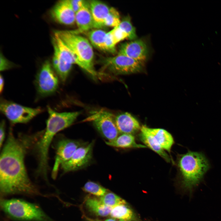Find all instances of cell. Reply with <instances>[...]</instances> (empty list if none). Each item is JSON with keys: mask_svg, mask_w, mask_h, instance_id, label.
Returning <instances> with one entry per match:
<instances>
[{"mask_svg": "<svg viewBox=\"0 0 221 221\" xmlns=\"http://www.w3.org/2000/svg\"><path fill=\"white\" fill-rule=\"evenodd\" d=\"M33 139L31 137L16 138L10 130L0 157V189L2 196L40 194L30 179L25 164L26 150Z\"/></svg>", "mask_w": 221, "mask_h": 221, "instance_id": "cell-1", "label": "cell"}, {"mask_svg": "<svg viewBox=\"0 0 221 221\" xmlns=\"http://www.w3.org/2000/svg\"><path fill=\"white\" fill-rule=\"evenodd\" d=\"M176 165L181 186L190 193L203 180L211 167L204 153L190 150L177 155Z\"/></svg>", "mask_w": 221, "mask_h": 221, "instance_id": "cell-2", "label": "cell"}, {"mask_svg": "<svg viewBox=\"0 0 221 221\" xmlns=\"http://www.w3.org/2000/svg\"><path fill=\"white\" fill-rule=\"evenodd\" d=\"M76 56L79 66L94 78L98 75L93 66L94 53L92 46L85 38L72 31L59 30L54 32Z\"/></svg>", "mask_w": 221, "mask_h": 221, "instance_id": "cell-3", "label": "cell"}, {"mask_svg": "<svg viewBox=\"0 0 221 221\" xmlns=\"http://www.w3.org/2000/svg\"><path fill=\"white\" fill-rule=\"evenodd\" d=\"M0 206L7 216L22 221H53L38 206L22 200L2 199Z\"/></svg>", "mask_w": 221, "mask_h": 221, "instance_id": "cell-4", "label": "cell"}, {"mask_svg": "<svg viewBox=\"0 0 221 221\" xmlns=\"http://www.w3.org/2000/svg\"><path fill=\"white\" fill-rule=\"evenodd\" d=\"M49 114L46 126L40 139L41 143L46 146H50L54 136L60 131L71 126L81 113L80 111L56 112L47 107Z\"/></svg>", "mask_w": 221, "mask_h": 221, "instance_id": "cell-5", "label": "cell"}, {"mask_svg": "<svg viewBox=\"0 0 221 221\" xmlns=\"http://www.w3.org/2000/svg\"><path fill=\"white\" fill-rule=\"evenodd\" d=\"M101 74L104 72L115 75H126L140 72L144 64L126 56L118 54L113 57L105 58L101 61Z\"/></svg>", "mask_w": 221, "mask_h": 221, "instance_id": "cell-6", "label": "cell"}, {"mask_svg": "<svg viewBox=\"0 0 221 221\" xmlns=\"http://www.w3.org/2000/svg\"><path fill=\"white\" fill-rule=\"evenodd\" d=\"M0 110L13 124L27 123L43 110L39 107H25L5 99L1 101Z\"/></svg>", "mask_w": 221, "mask_h": 221, "instance_id": "cell-7", "label": "cell"}, {"mask_svg": "<svg viewBox=\"0 0 221 221\" xmlns=\"http://www.w3.org/2000/svg\"><path fill=\"white\" fill-rule=\"evenodd\" d=\"M92 122L95 127L108 141L116 138L119 133L113 114L104 110L93 112L86 119Z\"/></svg>", "mask_w": 221, "mask_h": 221, "instance_id": "cell-8", "label": "cell"}, {"mask_svg": "<svg viewBox=\"0 0 221 221\" xmlns=\"http://www.w3.org/2000/svg\"><path fill=\"white\" fill-rule=\"evenodd\" d=\"M38 93L42 97L54 94L58 87V79L49 62L46 60L42 64L35 79Z\"/></svg>", "mask_w": 221, "mask_h": 221, "instance_id": "cell-9", "label": "cell"}, {"mask_svg": "<svg viewBox=\"0 0 221 221\" xmlns=\"http://www.w3.org/2000/svg\"><path fill=\"white\" fill-rule=\"evenodd\" d=\"M94 141L79 147L71 157L60 165L63 173L75 171L87 166L92 157V151Z\"/></svg>", "mask_w": 221, "mask_h": 221, "instance_id": "cell-10", "label": "cell"}, {"mask_svg": "<svg viewBox=\"0 0 221 221\" xmlns=\"http://www.w3.org/2000/svg\"><path fill=\"white\" fill-rule=\"evenodd\" d=\"M83 144L78 141L67 138L58 141L55 145V161L52 171L54 178L56 177L60 165L69 160L77 149Z\"/></svg>", "mask_w": 221, "mask_h": 221, "instance_id": "cell-11", "label": "cell"}, {"mask_svg": "<svg viewBox=\"0 0 221 221\" xmlns=\"http://www.w3.org/2000/svg\"><path fill=\"white\" fill-rule=\"evenodd\" d=\"M118 54L123 55L144 63L149 54L147 42L142 39H136L121 44Z\"/></svg>", "mask_w": 221, "mask_h": 221, "instance_id": "cell-12", "label": "cell"}, {"mask_svg": "<svg viewBox=\"0 0 221 221\" xmlns=\"http://www.w3.org/2000/svg\"><path fill=\"white\" fill-rule=\"evenodd\" d=\"M52 18L56 22L70 25L75 22V13L70 6L68 0L60 1L50 11Z\"/></svg>", "mask_w": 221, "mask_h": 221, "instance_id": "cell-13", "label": "cell"}, {"mask_svg": "<svg viewBox=\"0 0 221 221\" xmlns=\"http://www.w3.org/2000/svg\"><path fill=\"white\" fill-rule=\"evenodd\" d=\"M75 22L78 29L72 31L77 34L79 32H87L93 28H97L87 2L85 1L82 7L76 13Z\"/></svg>", "mask_w": 221, "mask_h": 221, "instance_id": "cell-14", "label": "cell"}, {"mask_svg": "<svg viewBox=\"0 0 221 221\" xmlns=\"http://www.w3.org/2000/svg\"><path fill=\"white\" fill-rule=\"evenodd\" d=\"M116 125L119 133L133 134L140 130L138 120L128 112L121 113L115 118Z\"/></svg>", "mask_w": 221, "mask_h": 221, "instance_id": "cell-15", "label": "cell"}, {"mask_svg": "<svg viewBox=\"0 0 221 221\" xmlns=\"http://www.w3.org/2000/svg\"><path fill=\"white\" fill-rule=\"evenodd\" d=\"M140 130L139 137L140 140L146 146L159 155L166 161L170 162L171 160L170 157L161 147L153 135L149 131L148 127L142 126Z\"/></svg>", "mask_w": 221, "mask_h": 221, "instance_id": "cell-16", "label": "cell"}, {"mask_svg": "<svg viewBox=\"0 0 221 221\" xmlns=\"http://www.w3.org/2000/svg\"><path fill=\"white\" fill-rule=\"evenodd\" d=\"M87 3L97 28L104 26V21L110 8L99 1L91 0Z\"/></svg>", "mask_w": 221, "mask_h": 221, "instance_id": "cell-17", "label": "cell"}, {"mask_svg": "<svg viewBox=\"0 0 221 221\" xmlns=\"http://www.w3.org/2000/svg\"><path fill=\"white\" fill-rule=\"evenodd\" d=\"M105 143L112 147L123 149L147 147L145 145L137 143L134 136L133 134H122L118 135L114 140L110 141H106Z\"/></svg>", "mask_w": 221, "mask_h": 221, "instance_id": "cell-18", "label": "cell"}, {"mask_svg": "<svg viewBox=\"0 0 221 221\" xmlns=\"http://www.w3.org/2000/svg\"><path fill=\"white\" fill-rule=\"evenodd\" d=\"M149 131L153 135L161 147L170 153L174 142L172 135L166 130L148 127Z\"/></svg>", "mask_w": 221, "mask_h": 221, "instance_id": "cell-19", "label": "cell"}, {"mask_svg": "<svg viewBox=\"0 0 221 221\" xmlns=\"http://www.w3.org/2000/svg\"><path fill=\"white\" fill-rule=\"evenodd\" d=\"M85 203L87 209L98 216L105 217L110 215L112 209V207L103 204L99 199L95 197H87Z\"/></svg>", "mask_w": 221, "mask_h": 221, "instance_id": "cell-20", "label": "cell"}, {"mask_svg": "<svg viewBox=\"0 0 221 221\" xmlns=\"http://www.w3.org/2000/svg\"><path fill=\"white\" fill-rule=\"evenodd\" d=\"M126 205H120L112 208L110 216L117 221H135V214Z\"/></svg>", "mask_w": 221, "mask_h": 221, "instance_id": "cell-21", "label": "cell"}, {"mask_svg": "<svg viewBox=\"0 0 221 221\" xmlns=\"http://www.w3.org/2000/svg\"><path fill=\"white\" fill-rule=\"evenodd\" d=\"M52 63L55 71L61 79L63 82L65 81L71 70L72 65L65 62L57 51L54 49Z\"/></svg>", "mask_w": 221, "mask_h": 221, "instance_id": "cell-22", "label": "cell"}, {"mask_svg": "<svg viewBox=\"0 0 221 221\" xmlns=\"http://www.w3.org/2000/svg\"><path fill=\"white\" fill-rule=\"evenodd\" d=\"M107 33L100 29L91 30L88 36L91 44L96 48L106 51V39Z\"/></svg>", "mask_w": 221, "mask_h": 221, "instance_id": "cell-23", "label": "cell"}, {"mask_svg": "<svg viewBox=\"0 0 221 221\" xmlns=\"http://www.w3.org/2000/svg\"><path fill=\"white\" fill-rule=\"evenodd\" d=\"M99 199L104 205L112 208L120 205L127 204L125 200L111 192H107Z\"/></svg>", "mask_w": 221, "mask_h": 221, "instance_id": "cell-24", "label": "cell"}, {"mask_svg": "<svg viewBox=\"0 0 221 221\" xmlns=\"http://www.w3.org/2000/svg\"><path fill=\"white\" fill-rule=\"evenodd\" d=\"M82 189L86 192L94 196L102 197L108 192L107 190L97 183L92 181L87 182Z\"/></svg>", "mask_w": 221, "mask_h": 221, "instance_id": "cell-25", "label": "cell"}, {"mask_svg": "<svg viewBox=\"0 0 221 221\" xmlns=\"http://www.w3.org/2000/svg\"><path fill=\"white\" fill-rule=\"evenodd\" d=\"M118 26L128 34V39L132 41L137 39L135 29L131 24L130 17H125Z\"/></svg>", "mask_w": 221, "mask_h": 221, "instance_id": "cell-26", "label": "cell"}, {"mask_svg": "<svg viewBox=\"0 0 221 221\" xmlns=\"http://www.w3.org/2000/svg\"><path fill=\"white\" fill-rule=\"evenodd\" d=\"M121 21L119 13L114 8H110L109 12L105 20L104 25L113 28L119 26Z\"/></svg>", "mask_w": 221, "mask_h": 221, "instance_id": "cell-27", "label": "cell"}, {"mask_svg": "<svg viewBox=\"0 0 221 221\" xmlns=\"http://www.w3.org/2000/svg\"><path fill=\"white\" fill-rule=\"evenodd\" d=\"M114 44L116 45L124 39L128 38V34L118 26L109 32Z\"/></svg>", "mask_w": 221, "mask_h": 221, "instance_id": "cell-28", "label": "cell"}, {"mask_svg": "<svg viewBox=\"0 0 221 221\" xmlns=\"http://www.w3.org/2000/svg\"><path fill=\"white\" fill-rule=\"evenodd\" d=\"M68 1L75 13L82 7L85 1L82 0H68Z\"/></svg>", "mask_w": 221, "mask_h": 221, "instance_id": "cell-29", "label": "cell"}, {"mask_svg": "<svg viewBox=\"0 0 221 221\" xmlns=\"http://www.w3.org/2000/svg\"><path fill=\"white\" fill-rule=\"evenodd\" d=\"M13 64L2 54L0 56V70L1 71L8 70L13 67Z\"/></svg>", "mask_w": 221, "mask_h": 221, "instance_id": "cell-30", "label": "cell"}, {"mask_svg": "<svg viewBox=\"0 0 221 221\" xmlns=\"http://www.w3.org/2000/svg\"><path fill=\"white\" fill-rule=\"evenodd\" d=\"M5 137V122L2 120L0 124V147L1 149L3 145Z\"/></svg>", "mask_w": 221, "mask_h": 221, "instance_id": "cell-31", "label": "cell"}, {"mask_svg": "<svg viewBox=\"0 0 221 221\" xmlns=\"http://www.w3.org/2000/svg\"><path fill=\"white\" fill-rule=\"evenodd\" d=\"M85 219L86 221H102L101 220L97 219H93L89 217H87L85 216ZM104 221H117L113 219H107L105 220Z\"/></svg>", "mask_w": 221, "mask_h": 221, "instance_id": "cell-32", "label": "cell"}, {"mask_svg": "<svg viewBox=\"0 0 221 221\" xmlns=\"http://www.w3.org/2000/svg\"><path fill=\"white\" fill-rule=\"evenodd\" d=\"M4 86V80L3 77L1 75L0 76V92L1 93Z\"/></svg>", "mask_w": 221, "mask_h": 221, "instance_id": "cell-33", "label": "cell"}]
</instances>
